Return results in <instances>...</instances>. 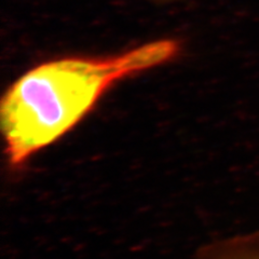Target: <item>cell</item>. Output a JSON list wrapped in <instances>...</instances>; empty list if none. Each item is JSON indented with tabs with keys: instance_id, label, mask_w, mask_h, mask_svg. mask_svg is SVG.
I'll return each mask as SVG.
<instances>
[{
	"instance_id": "cell-1",
	"label": "cell",
	"mask_w": 259,
	"mask_h": 259,
	"mask_svg": "<svg viewBox=\"0 0 259 259\" xmlns=\"http://www.w3.org/2000/svg\"><path fill=\"white\" fill-rule=\"evenodd\" d=\"M180 46L160 39L102 58H66L38 65L8 89L0 108L7 163L19 171L70 132L109 89L172 61Z\"/></svg>"
},
{
	"instance_id": "cell-2",
	"label": "cell",
	"mask_w": 259,
	"mask_h": 259,
	"mask_svg": "<svg viewBox=\"0 0 259 259\" xmlns=\"http://www.w3.org/2000/svg\"><path fill=\"white\" fill-rule=\"evenodd\" d=\"M198 259H259V233L213 243L201 250Z\"/></svg>"
}]
</instances>
